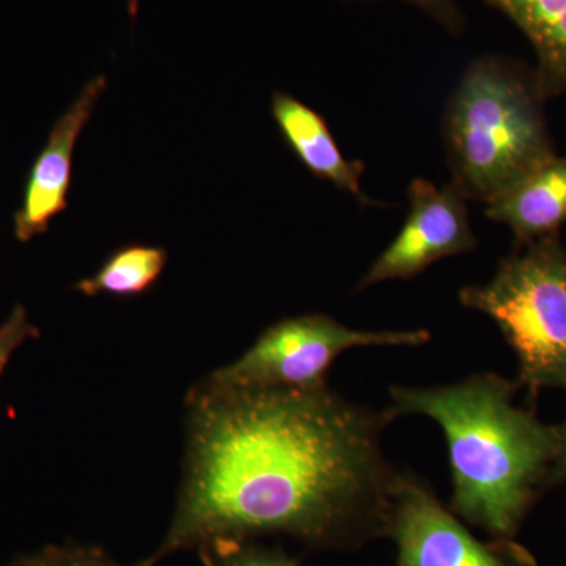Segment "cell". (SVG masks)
<instances>
[{"label":"cell","instance_id":"obj_1","mask_svg":"<svg viewBox=\"0 0 566 566\" xmlns=\"http://www.w3.org/2000/svg\"><path fill=\"white\" fill-rule=\"evenodd\" d=\"M185 460L159 546L139 562L219 539L289 536L312 551H356L389 531L400 471L382 434L397 419L318 389H211L186 394Z\"/></svg>","mask_w":566,"mask_h":566},{"label":"cell","instance_id":"obj_2","mask_svg":"<svg viewBox=\"0 0 566 566\" xmlns=\"http://www.w3.org/2000/svg\"><path fill=\"white\" fill-rule=\"evenodd\" d=\"M515 381L497 374L450 386L390 389L398 416H424L442 428L452 471L449 509L495 539H513L558 453L557 427L543 423L513 398Z\"/></svg>","mask_w":566,"mask_h":566},{"label":"cell","instance_id":"obj_3","mask_svg":"<svg viewBox=\"0 0 566 566\" xmlns=\"http://www.w3.org/2000/svg\"><path fill=\"white\" fill-rule=\"evenodd\" d=\"M534 69L480 57L447 103L442 133L453 185L468 200L490 203L557 155Z\"/></svg>","mask_w":566,"mask_h":566},{"label":"cell","instance_id":"obj_4","mask_svg":"<svg viewBox=\"0 0 566 566\" xmlns=\"http://www.w3.org/2000/svg\"><path fill=\"white\" fill-rule=\"evenodd\" d=\"M494 277L469 285L464 307L490 316L517 359V385L566 394V248L557 234L524 244Z\"/></svg>","mask_w":566,"mask_h":566},{"label":"cell","instance_id":"obj_5","mask_svg":"<svg viewBox=\"0 0 566 566\" xmlns=\"http://www.w3.org/2000/svg\"><path fill=\"white\" fill-rule=\"evenodd\" d=\"M431 334L416 331H357L333 316L305 314L271 324L234 363L199 379L211 389H318L327 386L335 359L365 346H419Z\"/></svg>","mask_w":566,"mask_h":566},{"label":"cell","instance_id":"obj_6","mask_svg":"<svg viewBox=\"0 0 566 566\" xmlns=\"http://www.w3.org/2000/svg\"><path fill=\"white\" fill-rule=\"evenodd\" d=\"M387 538L397 545V566H536L513 539H476L411 472L400 471L395 483Z\"/></svg>","mask_w":566,"mask_h":566},{"label":"cell","instance_id":"obj_7","mask_svg":"<svg viewBox=\"0 0 566 566\" xmlns=\"http://www.w3.org/2000/svg\"><path fill=\"white\" fill-rule=\"evenodd\" d=\"M408 199V218L400 233L360 277L356 292L415 279L439 260L472 252L479 245L469 221L468 199L453 182L438 186L415 178Z\"/></svg>","mask_w":566,"mask_h":566},{"label":"cell","instance_id":"obj_8","mask_svg":"<svg viewBox=\"0 0 566 566\" xmlns=\"http://www.w3.org/2000/svg\"><path fill=\"white\" fill-rule=\"evenodd\" d=\"M106 88V76L93 77L52 126L46 145L29 172L21 208L14 214V237L21 243L46 233L52 219L69 208L74 150Z\"/></svg>","mask_w":566,"mask_h":566},{"label":"cell","instance_id":"obj_9","mask_svg":"<svg viewBox=\"0 0 566 566\" xmlns=\"http://www.w3.org/2000/svg\"><path fill=\"white\" fill-rule=\"evenodd\" d=\"M271 114L283 140L308 172L356 197L357 202L371 203L360 185L363 164L348 161L342 155L329 126L318 112L290 93L274 92Z\"/></svg>","mask_w":566,"mask_h":566},{"label":"cell","instance_id":"obj_10","mask_svg":"<svg viewBox=\"0 0 566 566\" xmlns=\"http://www.w3.org/2000/svg\"><path fill=\"white\" fill-rule=\"evenodd\" d=\"M485 216L509 227L520 244L557 234L566 223V155H554L485 205Z\"/></svg>","mask_w":566,"mask_h":566},{"label":"cell","instance_id":"obj_11","mask_svg":"<svg viewBox=\"0 0 566 566\" xmlns=\"http://www.w3.org/2000/svg\"><path fill=\"white\" fill-rule=\"evenodd\" d=\"M524 33L535 52L542 98L566 93V0H485Z\"/></svg>","mask_w":566,"mask_h":566},{"label":"cell","instance_id":"obj_12","mask_svg":"<svg viewBox=\"0 0 566 566\" xmlns=\"http://www.w3.org/2000/svg\"><path fill=\"white\" fill-rule=\"evenodd\" d=\"M169 253L159 245L128 244L115 249L96 273L81 279L74 292L95 297H137L150 292L166 270Z\"/></svg>","mask_w":566,"mask_h":566},{"label":"cell","instance_id":"obj_13","mask_svg":"<svg viewBox=\"0 0 566 566\" xmlns=\"http://www.w3.org/2000/svg\"><path fill=\"white\" fill-rule=\"evenodd\" d=\"M197 553L205 566H301L300 560L282 547L264 546L259 539H219Z\"/></svg>","mask_w":566,"mask_h":566},{"label":"cell","instance_id":"obj_14","mask_svg":"<svg viewBox=\"0 0 566 566\" xmlns=\"http://www.w3.org/2000/svg\"><path fill=\"white\" fill-rule=\"evenodd\" d=\"M9 566H139L123 565L99 546H46L39 553L18 557Z\"/></svg>","mask_w":566,"mask_h":566},{"label":"cell","instance_id":"obj_15","mask_svg":"<svg viewBox=\"0 0 566 566\" xmlns=\"http://www.w3.org/2000/svg\"><path fill=\"white\" fill-rule=\"evenodd\" d=\"M39 335V329L29 319L24 305H14L9 318L0 324V381L14 352Z\"/></svg>","mask_w":566,"mask_h":566},{"label":"cell","instance_id":"obj_16","mask_svg":"<svg viewBox=\"0 0 566 566\" xmlns=\"http://www.w3.org/2000/svg\"><path fill=\"white\" fill-rule=\"evenodd\" d=\"M416 9L424 11L450 33H460L464 28V17L457 0H403Z\"/></svg>","mask_w":566,"mask_h":566},{"label":"cell","instance_id":"obj_17","mask_svg":"<svg viewBox=\"0 0 566 566\" xmlns=\"http://www.w3.org/2000/svg\"><path fill=\"white\" fill-rule=\"evenodd\" d=\"M558 431V453L553 472H551V485L565 482L566 480V419L557 424Z\"/></svg>","mask_w":566,"mask_h":566},{"label":"cell","instance_id":"obj_18","mask_svg":"<svg viewBox=\"0 0 566 566\" xmlns=\"http://www.w3.org/2000/svg\"><path fill=\"white\" fill-rule=\"evenodd\" d=\"M140 0H128V14L132 21L136 20L137 13H139Z\"/></svg>","mask_w":566,"mask_h":566}]
</instances>
